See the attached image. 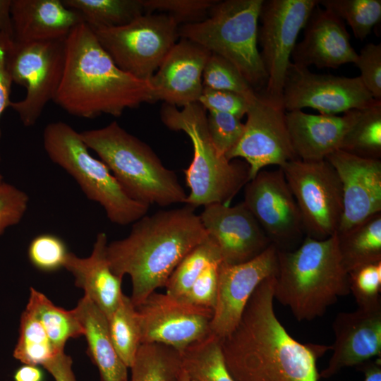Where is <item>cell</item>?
<instances>
[{"label":"cell","instance_id":"1","mask_svg":"<svg viewBox=\"0 0 381 381\" xmlns=\"http://www.w3.org/2000/svg\"><path fill=\"white\" fill-rule=\"evenodd\" d=\"M274 279L258 285L236 327L221 339L226 366L236 381H318L317 361L331 346L289 334L274 312Z\"/></svg>","mask_w":381,"mask_h":381},{"label":"cell","instance_id":"2","mask_svg":"<svg viewBox=\"0 0 381 381\" xmlns=\"http://www.w3.org/2000/svg\"><path fill=\"white\" fill-rule=\"evenodd\" d=\"M207 234L195 208L159 210L133 223L128 236L108 243L112 272L130 276L135 307L165 285L180 262Z\"/></svg>","mask_w":381,"mask_h":381},{"label":"cell","instance_id":"3","mask_svg":"<svg viewBox=\"0 0 381 381\" xmlns=\"http://www.w3.org/2000/svg\"><path fill=\"white\" fill-rule=\"evenodd\" d=\"M64 51L63 75L53 102L69 114L120 116L126 109L156 102L150 83L121 70L85 23L69 32Z\"/></svg>","mask_w":381,"mask_h":381},{"label":"cell","instance_id":"4","mask_svg":"<svg viewBox=\"0 0 381 381\" xmlns=\"http://www.w3.org/2000/svg\"><path fill=\"white\" fill-rule=\"evenodd\" d=\"M277 254L274 298L297 320L322 317L339 297L350 293L336 234L324 240L305 236L295 249Z\"/></svg>","mask_w":381,"mask_h":381},{"label":"cell","instance_id":"5","mask_svg":"<svg viewBox=\"0 0 381 381\" xmlns=\"http://www.w3.org/2000/svg\"><path fill=\"white\" fill-rule=\"evenodd\" d=\"M80 135L133 200L148 206L185 203L187 195L175 172L165 167L146 143L117 122Z\"/></svg>","mask_w":381,"mask_h":381},{"label":"cell","instance_id":"6","mask_svg":"<svg viewBox=\"0 0 381 381\" xmlns=\"http://www.w3.org/2000/svg\"><path fill=\"white\" fill-rule=\"evenodd\" d=\"M207 115L199 102L181 110L164 103L160 111L162 121L168 128L183 131L192 142L193 160L184 170L190 189L185 205L195 209L212 203L230 205L250 181L249 166L245 161L229 160L215 147L209 134Z\"/></svg>","mask_w":381,"mask_h":381},{"label":"cell","instance_id":"7","mask_svg":"<svg viewBox=\"0 0 381 381\" xmlns=\"http://www.w3.org/2000/svg\"><path fill=\"white\" fill-rule=\"evenodd\" d=\"M264 0L217 1L205 20L179 28L181 38L231 62L255 90L267 81L258 47L259 15Z\"/></svg>","mask_w":381,"mask_h":381},{"label":"cell","instance_id":"8","mask_svg":"<svg viewBox=\"0 0 381 381\" xmlns=\"http://www.w3.org/2000/svg\"><path fill=\"white\" fill-rule=\"evenodd\" d=\"M43 145L49 159L73 178L89 200L103 207L112 223L133 224L147 214L150 206L126 193L108 167L90 153L80 133L68 124L47 125Z\"/></svg>","mask_w":381,"mask_h":381},{"label":"cell","instance_id":"9","mask_svg":"<svg viewBox=\"0 0 381 381\" xmlns=\"http://www.w3.org/2000/svg\"><path fill=\"white\" fill-rule=\"evenodd\" d=\"M179 28V23L168 14L145 13L121 26L91 29L121 70L150 82L176 43Z\"/></svg>","mask_w":381,"mask_h":381},{"label":"cell","instance_id":"10","mask_svg":"<svg viewBox=\"0 0 381 381\" xmlns=\"http://www.w3.org/2000/svg\"><path fill=\"white\" fill-rule=\"evenodd\" d=\"M279 168L298 207L304 235L324 240L335 234L343 214V194L331 164L326 159H295Z\"/></svg>","mask_w":381,"mask_h":381},{"label":"cell","instance_id":"11","mask_svg":"<svg viewBox=\"0 0 381 381\" xmlns=\"http://www.w3.org/2000/svg\"><path fill=\"white\" fill-rule=\"evenodd\" d=\"M65 40L16 42L11 40L7 64L13 83L25 87V97L11 107L26 127L34 126L47 104L53 101L64 67Z\"/></svg>","mask_w":381,"mask_h":381},{"label":"cell","instance_id":"12","mask_svg":"<svg viewBox=\"0 0 381 381\" xmlns=\"http://www.w3.org/2000/svg\"><path fill=\"white\" fill-rule=\"evenodd\" d=\"M318 4L317 0L263 1L258 43L267 81L260 95L277 105L283 107L284 82L298 35Z\"/></svg>","mask_w":381,"mask_h":381},{"label":"cell","instance_id":"13","mask_svg":"<svg viewBox=\"0 0 381 381\" xmlns=\"http://www.w3.org/2000/svg\"><path fill=\"white\" fill-rule=\"evenodd\" d=\"M380 102L372 96L359 76L314 73L293 63L287 71L282 94L286 111L310 107L325 115L363 110Z\"/></svg>","mask_w":381,"mask_h":381},{"label":"cell","instance_id":"14","mask_svg":"<svg viewBox=\"0 0 381 381\" xmlns=\"http://www.w3.org/2000/svg\"><path fill=\"white\" fill-rule=\"evenodd\" d=\"M244 200L279 250H292L304 235L301 213L282 169L260 171L244 186Z\"/></svg>","mask_w":381,"mask_h":381},{"label":"cell","instance_id":"15","mask_svg":"<svg viewBox=\"0 0 381 381\" xmlns=\"http://www.w3.org/2000/svg\"><path fill=\"white\" fill-rule=\"evenodd\" d=\"M283 107L258 93L249 102L244 131L238 144L226 156L241 157L248 164L250 180L264 167L297 159L293 150Z\"/></svg>","mask_w":381,"mask_h":381},{"label":"cell","instance_id":"16","mask_svg":"<svg viewBox=\"0 0 381 381\" xmlns=\"http://www.w3.org/2000/svg\"><path fill=\"white\" fill-rule=\"evenodd\" d=\"M141 344L156 343L179 352L210 334L213 310L154 292L136 307Z\"/></svg>","mask_w":381,"mask_h":381},{"label":"cell","instance_id":"17","mask_svg":"<svg viewBox=\"0 0 381 381\" xmlns=\"http://www.w3.org/2000/svg\"><path fill=\"white\" fill-rule=\"evenodd\" d=\"M277 253L278 249L271 244L248 261L236 265L221 262L210 334L222 339L234 331L258 285L267 277L276 275Z\"/></svg>","mask_w":381,"mask_h":381},{"label":"cell","instance_id":"18","mask_svg":"<svg viewBox=\"0 0 381 381\" xmlns=\"http://www.w3.org/2000/svg\"><path fill=\"white\" fill-rule=\"evenodd\" d=\"M199 217L207 235L217 244L223 263L248 261L272 244L243 202L233 206L210 204Z\"/></svg>","mask_w":381,"mask_h":381},{"label":"cell","instance_id":"19","mask_svg":"<svg viewBox=\"0 0 381 381\" xmlns=\"http://www.w3.org/2000/svg\"><path fill=\"white\" fill-rule=\"evenodd\" d=\"M326 159L342 187L343 214L337 231H345L381 212V160L362 158L337 150Z\"/></svg>","mask_w":381,"mask_h":381},{"label":"cell","instance_id":"20","mask_svg":"<svg viewBox=\"0 0 381 381\" xmlns=\"http://www.w3.org/2000/svg\"><path fill=\"white\" fill-rule=\"evenodd\" d=\"M332 329V356L320 377L329 378L341 369L381 357V306L339 313Z\"/></svg>","mask_w":381,"mask_h":381},{"label":"cell","instance_id":"21","mask_svg":"<svg viewBox=\"0 0 381 381\" xmlns=\"http://www.w3.org/2000/svg\"><path fill=\"white\" fill-rule=\"evenodd\" d=\"M210 54L198 44L181 38L150 80L155 101L163 100L176 107L198 102L204 87L202 73Z\"/></svg>","mask_w":381,"mask_h":381},{"label":"cell","instance_id":"22","mask_svg":"<svg viewBox=\"0 0 381 381\" xmlns=\"http://www.w3.org/2000/svg\"><path fill=\"white\" fill-rule=\"evenodd\" d=\"M303 29V38L291 54L294 64L308 68L313 65L337 68L355 63L358 53L351 44L344 22L331 11L318 4Z\"/></svg>","mask_w":381,"mask_h":381},{"label":"cell","instance_id":"23","mask_svg":"<svg viewBox=\"0 0 381 381\" xmlns=\"http://www.w3.org/2000/svg\"><path fill=\"white\" fill-rule=\"evenodd\" d=\"M361 110L339 115L311 114L302 110L286 111V126L294 154L303 161H319L339 150L346 133Z\"/></svg>","mask_w":381,"mask_h":381},{"label":"cell","instance_id":"24","mask_svg":"<svg viewBox=\"0 0 381 381\" xmlns=\"http://www.w3.org/2000/svg\"><path fill=\"white\" fill-rule=\"evenodd\" d=\"M13 41L33 42L65 40L84 23L75 11L61 0H12Z\"/></svg>","mask_w":381,"mask_h":381},{"label":"cell","instance_id":"25","mask_svg":"<svg viewBox=\"0 0 381 381\" xmlns=\"http://www.w3.org/2000/svg\"><path fill=\"white\" fill-rule=\"evenodd\" d=\"M108 244L105 232L97 234L91 254L80 258L69 253L64 268L70 272L77 287L88 297L108 318L118 306L123 296L122 279L111 270L107 257Z\"/></svg>","mask_w":381,"mask_h":381},{"label":"cell","instance_id":"26","mask_svg":"<svg viewBox=\"0 0 381 381\" xmlns=\"http://www.w3.org/2000/svg\"><path fill=\"white\" fill-rule=\"evenodd\" d=\"M83 329L87 354L97 368L101 381H128V368L111 341L104 313L87 296L73 309Z\"/></svg>","mask_w":381,"mask_h":381},{"label":"cell","instance_id":"27","mask_svg":"<svg viewBox=\"0 0 381 381\" xmlns=\"http://www.w3.org/2000/svg\"><path fill=\"white\" fill-rule=\"evenodd\" d=\"M336 235L341 262L348 274L381 262V212Z\"/></svg>","mask_w":381,"mask_h":381},{"label":"cell","instance_id":"28","mask_svg":"<svg viewBox=\"0 0 381 381\" xmlns=\"http://www.w3.org/2000/svg\"><path fill=\"white\" fill-rule=\"evenodd\" d=\"M26 308L39 320L56 353L64 351L70 339L83 335V327L74 310H67L55 306L45 295L33 287L30 289Z\"/></svg>","mask_w":381,"mask_h":381},{"label":"cell","instance_id":"29","mask_svg":"<svg viewBox=\"0 0 381 381\" xmlns=\"http://www.w3.org/2000/svg\"><path fill=\"white\" fill-rule=\"evenodd\" d=\"M181 368L191 381H236L223 354L221 339L210 334L180 351Z\"/></svg>","mask_w":381,"mask_h":381},{"label":"cell","instance_id":"30","mask_svg":"<svg viewBox=\"0 0 381 381\" xmlns=\"http://www.w3.org/2000/svg\"><path fill=\"white\" fill-rule=\"evenodd\" d=\"M92 29L126 25L145 13L142 0H62Z\"/></svg>","mask_w":381,"mask_h":381},{"label":"cell","instance_id":"31","mask_svg":"<svg viewBox=\"0 0 381 381\" xmlns=\"http://www.w3.org/2000/svg\"><path fill=\"white\" fill-rule=\"evenodd\" d=\"M128 381H176L181 371L180 352L156 343L142 344Z\"/></svg>","mask_w":381,"mask_h":381},{"label":"cell","instance_id":"32","mask_svg":"<svg viewBox=\"0 0 381 381\" xmlns=\"http://www.w3.org/2000/svg\"><path fill=\"white\" fill-rule=\"evenodd\" d=\"M107 321L113 345L123 363L130 368L142 344L138 311L130 297L123 294Z\"/></svg>","mask_w":381,"mask_h":381},{"label":"cell","instance_id":"33","mask_svg":"<svg viewBox=\"0 0 381 381\" xmlns=\"http://www.w3.org/2000/svg\"><path fill=\"white\" fill-rule=\"evenodd\" d=\"M219 261L222 258L218 246L207 235L175 268L165 285V294L176 298L181 297L210 264Z\"/></svg>","mask_w":381,"mask_h":381},{"label":"cell","instance_id":"34","mask_svg":"<svg viewBox=\"0 0 381 381\" xmlns=\"http://www.w3.org/2000/svg\"><path fill=\"white\" fill-rule=\"evenodd\" d=\"M355 156L381 158V102L361 110L356 123L344 137L340 148Z\"/></svg>","mask_w":381,"mask_h":381},{"label":"cell","instance_id":"35","mask_svg":"<svg viewBox=\"0 0 381 381\" xmlns=\"http://www.w3.org/2000/svg\"><path fill=\"white\" fill-rule=\"evenodd\" d=\"M57 353L39 320L25 308L20 316L13 357L23 364L43 365Z\"/></svg>","mask_w":381,"mask_h":381},{"label":"cell","instance_id":"36","mask_svg":"<svg viewBox=\"0 0 381 381\" xmlns=\"http://www.w3.org/2000/svg\"><path fill=\"white\" fill-rule=\"evenodd\" d=\"M318 4L346 21L361 41L381 20L380 0H320Z\"/></svg>","mask_w":381,"mask_h":381},{"label":"cell","instance_id":"37","mask_svg":"<svg viewBox=\"0 0 381 381\" xmlns=\"http://www.w3.org/2000/svg\"><path fill=\"white\" fill-rule=\"evenodd\" d=\"M202 84L205 87L236 92L243 96L248 102L258 95L231 62L213 53L205 66Z\"/></svg>","mask_w":381,"mask_h":381},{"label":"cell","instance_id":"38","mask_svg":"<svg viewBox=\"0 0 381 381\" xmlns=\"http://www.w3.org/2000/svg\"><path fill=\"white\" fill-rule=\"evenodd\" d=\"M69 253L65 241L59 236L49 233L34 237L28 248V256L32 265L45 272L64 268Z\"/></svg>","mask_w":381,"mask_h":381},{"label":"cell","instance_id":"39","mask_svg":"<svg viewBox=\"0 0 381 381\" xmlns=\"http://www.w3.org/2000/svg\"><path fill=\"white\" fill-rule=\"evenodd\" d=\"M350 293L358 308L381 306V262L362 266L349 273Z\"/></svg>","mask_w":381,"mask_h":381},{"label":"cell","instance_id":"40","mask_svg":"<svg viewBox=\"0 0 381 381\" xmlns=\"http://www.w3.org/2000/svg\"><path fill=\"white\" fill-rule=\"evenodd\" d=\"M217 1L212 0H142L145 13L162 11L178 23L200 22L207 18Z\"/></svg>","mask_w":381,"mask_h":381},{"label":"cell","instance_id":"41","mask_svg":"<svg viewBox=\"0 0 381 381\" xmlns=\"http://www.w3.org/2000/svg\"><path fill=\"white\" fill-rule=\"evenodd\" d=\"M241 119L226 113L209 111L207 123L210 138L225 157L236 147L244 131Z\"/></svg>","mask_w":381,"mask_h":381},{"label":"cell","instance_id":"42","mask_svg":"<svg viewBox=\"0 0 381 381\" xmlns=\"http://www.w3.org/2000/svg\"><path fill=\"white\" fill-rule=\"evenodd\" d=\"M221 261L210 264L188 291L178 299L190 305L214 310L217 296Z\"/></svg>","mask_w":381,"mask_h":381},{"label":"cell","instance_id":"43","mask_svg":"<svg viewBox=\"0 0 381 381\" xmlns=\"http://www.w3.org/2000/svg\"><path fill=\"white\" fill-rule=\"evenodd\" d=\"M28 204L25 192L4 181L0 183V236L7 228L21 221Z\"/></svg>","mask_w":381,"mask_h":381},{"label":"cell","instance_id":"44","mask_svg":"<svg viewBox=\"0 0 381 381\" xmlns=\"http://www.w3.org/2000/svg\"><path fill=\"white\" fill-rule=\"evenodd\" d=\"M354 64L360 70L364 86L375 99L381 100V43L363 47Z\"/></svg>","mask_w":381,"mask_h":381},{"label":"cell","instance_id":"45","mask_svg":"<svg viewBox=\"0 0 381 381\" xmlns=\"http://www.w3.org/2000/svg\"><path fill=\"white\" fill-rule=\"evenodd\" d=\"M198 102L208 111L226 113L242 119L248 109L249 102L234 92L203 87Z\"/></svg>","mask_w":381,"mask_h":381},{"label":"cell","instance_id":"46","mask_svg":"<svg viewBox=\"0 0 381 381\" xmlns=\"http://www.w3.org/2000/svg\"><path fill=\"white\" fill-rule=\"evenodd\" d=\"M12 37L0 34V117L6 108L11 106V88L13 83L7 64V53ZM1 131L0 128V138ZM1 160V157H0Z\"/></svg>","mask_w":381,"mask_h":381},{"label":"cell","instance_id":"47","mask_svg":"<svg viewBox=\"0 0 381 381\" xmlns=\"http://www.w3.org/2000/svg\"><path fill=\"white\" fill-rule=\"evenodd\" d=\"M71 358L64 351L55 355L42 366L55 381H77L73 371Z\"/></svg>","mask_w":381,"mask_h":381},{"label":"cell","instance_id":"48","mask_svg":"<svg viewBox=\"0 0 381 381\" xmlns=\"http://www.w3.org/2000/svg\"><path fill=\"white\" fill-rule=\"evenodd\" d=\"M13 380L44 381V373L39 365L23 364L16 370Z\"/></svg>","mask_w":381,"mask_h":381},{"label":"cell","instance_id":"49","mask_svg":"<svg viewBox=\"0 0 381 381\" xmlns=\"http://www.w3.org/2000/svg\"><path fill=\"white\" fill-rule=\"evenodd\" d=\"M12 0H0V34H6L13 39V26L11 14Z\"/></svg>","mask_w":381,"mask_h":381},{"label":"cell","instance_id":"50","mask_svg":"<svg viewBox=\"0 0 381 381\" xmlns=\"http://www.w3.org/2000/svg\"><path fill=\"white\" fill-rule=\"evenodd\" d=\"M381 359L377 358L374 361L370 360L361 364L364 373V381H381Z\"/></svg>","mask_w":381,"mask_h":381},{"label":"cell","instance_id":"51","mask_svg":"<svg viewBox=\"0 0 381 381\" xmlns=\"http://www.w3.org/2000/svg\"><path fill=\"white\" fill-rule=\"evenodd\" d=\"M176 381H191L183 370L180 372Z\"/></svg>","mask_w":381,"mask_h":381},{"label":"cell","instance_id":"52","mask_svg":"<svg viewBox=\"0 0 381 381\" xmlns=\"http://www.w3.org/2000/svg\"><path fill=\"white\" fill-rule=\"evenodd\" d=\"M4 180H3V176L0 173V183L2 182Z\"/></svg>","mask_w":381,"mask_h":381}]
</instances>
